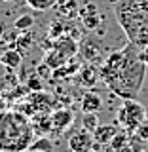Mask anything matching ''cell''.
<instances>
[{
  "label": "cell",
  "instance_id": "cell-1",
  "mask_svg": "<svg viewBox=\"0 0 148 152\" xmlns=\"http://www.w3.org/2000/svg\"><path fill=\"white\" fill-rule=\"evenodd\" d=\"M146 74V65L141 61L137 46H125L108 53L103 61L101 76L104 84L123 99H137Z\"/></svg>",
  "mask_w": 148,
  "mask_h": 152
},
{
  "label": "cell",
  "instance_id": "cell-2",
  "mask_svg": "<svg viewBox=\"0 0 148 152\" xmlns=\"http://www.w3.org/2000/svg\"><path fill=\"white\" fill-rule=\"evenodd\" d=\"M31 118L17 110H0V152H23L36 141Z\"/></svg>",
  "mask_w": 148,
  "mask_h": 152
},
{
  "label": "cell",
  "instance_id": "cell-3",
  "mask_svg": "<svg viewBox=\"0 0 148 152\" xmlns=\"http://www.w3.org/2000/svg\"><path fill=\"white\" fill-rule=\"evenodd\" d=\"M146 108L137 99H123L122 107L118 108V124L125 133H135V129L144 124Z\"/></svg>",
  "mask_w": 148,
  "mask_h": 152
},
{
  "label": "cell",
  "instance_id": "cell-4",
  "mask_svg": "<svg viewBox=\"0 0 148 152\" xmlns=\"http://www.w3.org/2000/svg\"><path fill=\"white\" fill-rule=\"evenodd\" d=\"M78 51L85 61H89V65H95L103 59V44H101V40L95 38V36L84 38L80 48H78Z\"/></svg>",
  "mask_w": 148,
  "mask_h": 152
},
{
  "label": "cell",
  "instance_id": "cell-5",
  "mask_svg": "<svg viewBox=\"0 0 148 152\" xmlns=\"http://www.w3.org/2000/svg\"><path fill=\"white\" fill-rule=\"evenodd\" d=\"M69 148L72 152H89L93 148V133L85 131L84 127L80 131L72 133L69 137Z\"/></svg>",
  "mask_w": 148,
  "mask_h": 152
},
{
  "label": "cell",
  "instance_id": "cell-6",
  "mask_svg": "<svg viewBox=\"0 0 148 152\" xmlns=\"http://www.w3.org/2000/svg\"><path fill=\"white\" fill-rule=\"evenodd\" d=\"M50 116H51V126H53L55 133L65 131L66 127L74 122V114H72L70 108H57V110H53Z\"/></svg>",
  "mask_w": 148,
  "mask_h": 152
},
{
  "label": "cell",
  "instance_id": "cell-7",
  "mask_svg": "<svg viewBox=\"0 0 148 152\" xmlns=\"http://www.w3.org/2000/svg\"><path fill=\"white\" fill-rule=\"evenodd\" d=\"M80 107H82L84 112H91V114H97L99 110L103 108V97L99 95L95 89H89L82 95V101H80Z\"/></svg>",
  "mask_w": 148,
  "mask_h": 152
},
{
  "label": "cell",
  "instance_id": "cell-8",
  "mask_svg": "<svg viewBox=\"0 0 148 152\" xmlns=\"http://www.w3.org/2000/svg\"><path fill=\"white\" fill-rule=\"evenodd\" d=\"M53 48H55V50L57 51H59V53L61 55H65L66 57V59H72V57L76 55V53H78V44H76V42H74V38L72 36H61V38H57V40H53Z\"/></svg>",
  "mask_w": 148,
  "mask_h": 152
},
{
  "label": "cell",
  "instance_id": "cell-9",
  "mask_svg": "<svg viewBox=\"0 0 148 152\" xmlns=\"http://www.w3.org/2000/svg\"><path fill=\"white\" fill-rule=\"evenodd\" d=\"M31 124H32V127H34L38 137H46L50 131H53L51 116H47V112H36L34 116L31 118Z\"/></svg>",
  "mask_w": 148,
  "mask_h": 152
},
{
  "label": "cell",
  "instance_id": "cell-10",
  "mask_svg": "<svg viewBox=\"0 0 148 152\" xmlns=\"http://www.w3.org/2000/svg\"><path fill=\"white\" fill-rule=\"evenodd\" d=\"M99 76H101V70H99L95 65H85V66H82V69L78 70V80H80V84L85 86V88H89V89H91L93 86L97 84Z\"/></svg>",
  "mask_w": 148,
  "mask_h": 152
},
{
  "label": "cell",
  "instance_id": "cell-11",
  "mask_svg": "<svg viewBox=\"0 0 148 152\" xmlns=\"http://www.w3.org/2000/svg\"><path fill=\"white\" fill-rule=\"evenodd\" d=\"M118 135V127L116 126H108V124H101L97 129L93 131V141L97 145H110V141Z\"/></svg>",
  "mask_w": 148,
  "mask_h": 152
},
{
  "label": "cell",
  "instance_id": "cell-12",
  "mask_svg": "<svg viewBox=\"0 0 148 152\" xmlns=\"http://www.w3.org/2000/svg\"><path fill=\"white\" fill-rule=\"evenodd\" d=\"M23 61V53L17 50V48H8L0 53V63H2L6 69H17Z\"/></svg>",
  "mask_w": 148,
  "mask_h": 152
},
{
  "label": "cell",
  "instance_id": "cell-13",
  "mask_svg": "<svg viewBox=\"0 0 148 152\" xmlns=\"http://www.w3.org/2000/svg\"><path fill=\"white\" fill-rule=\"evenodd\" d=\"M28 103L34 107L36 112H47L50 104H53V99L44 91H32V95L28 97Z\"/></svg>",
  "mask_w": 148,
  "mask_h": 152
},
{
  "label": "cell",
  "instance_id": "cell-14",
  "mask_svg": "<svg viewBox=\"0 0 148 152\" xmlns=\"http://www.w3.org/2000/svg\"><path fill=\"white\" fill-rule=\"evenodd\" d=\"M44 63L50 66V69H61V66H65L66 63H69V59H66L65 55H61L59 51L55 50V48H50V51L44 55Z\"/></svg>",
  "mask_w": 148,
  "mask_h": 152
},
{
  "label": "cell",
  "instance_id": "cell-15",
  "mask_svg": "<svg viewBox=\"0 0 148 152\" xmlns=\"http://www.w3.org/2000/svg\"><path fill=\"white\" fill-rule=\"evenodd\" d=\"M59 15H63L66 19H72V17H78V2L76 0H59Z\"/></svg>",
  "mask_w": 148,
  "mask_h": 152
},
{
  "label": "cell",
  "instance_id": "cell-16",
  "mask_svg": "<svg viewBox=\"0 0 148 152\" xmlns=\"http://www.w3.org/2000/svg\"><path fill=\"white\" fill-rule=\"evenodd\" d=\"M13 27H15L17 32H28L32 27H34V17L31 15V13H23V15H19L15 19V23H13Z\"/></svg>",
  "mask_w": 148,
  "mask_h": 152
},
{
  "label": "cell",
  "instance_id": "cell-17",
  "mask_svg": "<svg viewBox=\"0 0 148 152\" xmlns=\"http://www.w3.org/2000/svg\"><path fill=\"white\" fill-rule=\"evenodd\" d=\"M101 23H103V15L99 12H91V13H87V15L82 17V25L87 28V31H95L97 27H101Z\"/></svg>",
  "mask_w": 148,
  "mask_h": 152
},
{
  "label": "cell",
  "instance_id": "cell-18",
  "mask_svg": "<svg viewBox=\"0 0 148 152\" xmlns=\"http://www.w3.org/2000/svg\"><path fill=\"white\" fill-rule=\"evenodd\" d=\"M57 4H59V0H27V6L32 8L34 12H47Z\"/></svg>",
  "mask_w": 148,
  "mask_h": 152
},
{
  "label": "cell",
  "instance_id": "cell-19",
  "mask_svg": "<svg viewBox=\"0 0 148 152\" xmlns=\"http://www.w3.org/2000/svg\"><path fill=\"white\" fill-rule=\"evenodd\" d=\"M101 126L99 124V116L97 114H91V112H84V116H82V127L85 131H89V133H93L97 127Z\"/></svg>",
  "mask_w": 148,
  "mask_h": 152
},
{
  "label": "cell",
  "instance_id": "cell-20",
  "mask_svg": "<svg viewBox=\"0 0 148 152\" xmlns=\"http://www.w3.org/2000/svg\"><path fill=\"white\" fill-rule=\"evenodd\" d=\"M31 150L34 152H51L53 150V142H51L47 137H36V141L32 142Z\"/></svg>",
  "mask_w": 148,
  "mask_h": 152
},
{
  "label": "cell",
  "instance_id": "cell-21",
  "mask_svg": "<svg viewBox=\"0 0 148 152\" xmlns=\"http://www.w3.org/2000/svg\"><path fill=\"white\" fill-rule=\"evenodd\" d=\"M47 34H50L51 40H57V38H61V36H65V25L61 21H51L50 23V27H47Z\"/></svg>",
  "mask_w": 148,
  "mask_h": 152
},
{
  "label": "cell",
  "instance_id": "cell-22",
  "mask_svg": "<svg viewBox=\"0 0 148 152\" xmlns=\"http://www.w3.org/2000/svg\"><path fill=\"white\" fill-rule=\"evenodd\" d=\"M27 88L31 89V91H44V84H42L40 76H31V78L27 80Z\"/></svg>",
  "mask_w": 148,
  "mask_h": 152
},
{
  "label": "cell",
  "instance_id": "cell-23",
  "mask_svg": "<svg viewBox=\"0 0 148 152\" xmlns=\"http://www.w3.org/2000/svg\"><path fill=\"white\" fill-rule=\"evenodd\" d=\"M125 142H127V135L125 133H118V135L110 141V146L114 150H122L123 146H125Z\"/></svg>",
  "mask_w": 148,
  "mask_h": 152
},
{
  "label": "cell",
  "instance_id": "cell-24",
  "mask_svg": "<svg viewBox=\"0 0 148 152\" xmlns=\"http://www.w3.org/2000/svg\"><path fill=\"white\" fill-rule=\"evenodd\" d=\"M135 133H137V137H139L141 141H148V124L146 122L141 124V126L135 129Z\"/></svg>",
  "mask_w": 148,
  "mask_h": 152
},
{
  "label": "cell",
  "instance_id": "cell-25",
  "mask_svg": "<svg viewBox=\"0 0 148 152\" xmlns=\"http://www.w3.org/2000/svg\"><path fill=\"white\" fill-rule=\"evenodd\" d=\"M36 74L40 76V78H47L50 74H53V69H50V66H47L46 63H42V65L36 69Z\"/></svg>",
  "mask_w": 148,
  "mask_h": 152
},
{
  "label": "cell",
  "instance_id": "cell-26",
  "mask_svg": "<svg viewBox=\"0 0 148 152\" xmlns=\"http://www.w3.org/2000/svg\"><path fill=\"white\" fill-rule=\"evenodd\" d=\"M139 57H141V61L148 66V46L146 48H142V50H139Z\"/></svg>",
  "mask_w": 148,
  "mask_h": 152
},
{
  "label": "cell",
  "instance_id": "cell-27",
  "mask_svg": "<svg viewBox=\"0 0 148 152\" xmlns=\"http://www.w3.org/2000/svg\"><path fill=\"white\" fill-rule=\"evenodd\" d=\"M4 32H6V31H4V25H2V23H0V38L4 36Z\"/></svg>",
  "mask_w": 148,
  "mask_h": 152
},
{
  "label": "cell",
  "instance_id": "cell-28",
  "mask_svg": "<svg viewBox=\"0 0 148 152\" xmlns=\"http://www.w3.org/2000/svg\"><path fill=\"white\" fill-rule=\"evenodd\" d=\"M23 152H34V150H31V148H28V150H23Z\"/></svg>",
  "mask_w": 148,
  "mask_h": 152
},
{
  "label": "cell",
  "instance_id": "cell-29",
  "mask_svg": "<svg viewBox=\"0 0 148 152\" xmlns=\"http://www.w3.org/2000/svg\"><path fill=\"white\" fill-rule=\"evenodd\" d=\"M2 2H13V0H2Z\"/></svg>",
  "mask_w": 148,
  "mask_h": 152
},
{
  "label": "cell",
  "instance_id": "cell-30",
  "mask_svg": "<svg viewBox=\"0 0 148 152\" xmlns=\"http://www.w3.org/2000/svg\"><path fill=\"white\" fill-rule=\"evenodd\" d=\"M89 152H95V150H93V148H91V150H89Z\"/></svg>",
  "mask_w": 148,
  "mask_h": 152
}]
</instances>
